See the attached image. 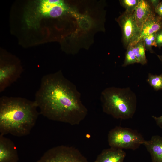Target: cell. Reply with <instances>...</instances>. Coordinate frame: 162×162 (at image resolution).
Listing matches in <instances>:
<instances>
[{
    "label": "cell",
    "mask_w": 162,
    "mask_h": 162,
    "mask_svg": "<svg viewBox=\"0 0 162 162\" xmlns=\"http://www.w3.org/2000/svg\"><path fill=\"white\" fill-rule=\"evenodd\" d=\"M81 96L76 86L60 70L42 77L34 101L44 117L74 125L79 124L88 113Z\"/></svg>",
    "instance_id": "1"
},
{
    "label": "cell",
    "mask_w": 162,
    "mask_h": 162,
    "mask_svg": "<svg viewBox=\"0 0 162 162\" xmlns=\"http://www.w3.org/2000/svg\"><path fill=\"white\" fill-rule=\"evenodd\" d=\"M34 101L21 97L0 98V135L21 137L29 134L40 114Z\"/></svg>",
    "instance_id": "2"
},
{
    "label": "cell",
    "mask_w": 162,
    "mask_h": 162,
    "mask_svg": "<svg viewBox=\"0 0 162 162\" xmlns=\"http://www.w3.org/2000/svg\"><path fill=\"white\" fill-rule=\"evenodd\" d=\"M100 100L103 112L116 119L131 118L136 110V96L129 88H106L101 92Z\"/></svg>",
    "instance_id": "3"
},
{
    "label": "cell",
    "mask_w": 162,
    "mask_h": 162,
    "mask_svg": "<svg viewBox=\"0 0 162 162\" xmlns=\"http://www.w3.org/2000/svg\"><path fill=\"white\" fill-rule=\"evenodd\" d=\"M74 9L63 0L38 1L28 6L25 13L24 20L28 26L36 28L43 18H58L74 12Z\"/></svg>",
    "instance_id": "4"
},
{
    "label": "cell",
    "mask_w": 162,
    "mask_h": 162,
    "mask_svg": "<svg viewBox=\"0 0 162 162\" xmlns=\"http://www.w3.org/2000/svg\"><path fill=\"white\" fill-rule=\"evenodd\" d=\"M107 139L110 147L133 150L143 144L146 140L136 130L121 126L111 129L108 133Z\"/></svg>",
    "instance_id": "5"
},
{
    "label": "cell",
    "mask_w": 162,
    "mask_h": 162,
    "mask_svg": "<svg viewBox=\"0 0 162 162\" xmlns=\"http://www.w3.org/2000/svg\"><path fill=\"white\" fill-rule=\"evenodd\" d=\"M35 162H88L78 149L72 146L62 145L46 151Z\"/></svg>",
    "instance_id": "6"
},
{
    "label": "cell",
    "mask_w": 162,
    "mask_h": 162,
    "mask_svg": "<svg viewBox=\"0 0 162 162\" xmlns=\"http://www.w3.org/2000/svg\"><path fill=\"white\" fill-rule=\"evenodd\" d=\"M23 70L18 61L12 57L1 58L0 93L4 92L20 78Z\"/></svg>",
    "instance_id": "7"
},
{
    "label": "cell",
    "mask_w": 162,
    "mask_h": 162,
    "mask_svg": "<svg viewBox=\"0 0 162 162\" xmlns=\"http://www.w3.org/2000/svg\"><path fill=\"white\" fill-rule=\"evenodd\" d=\"M134 12L125 11L117 20L122 29L123 42L127 48L136 44L140 34L141 30L136 22Z\"/></svg>",
    "instance_id": "8"
},
{
    "label": "cell",
    "mask_w": 162,
    "mask_h": 162,
    "mask_svg": "<svg viewBox=\"0 0 162 162\" xmlns=\"http://www.w3.org/2000/svg\"><path fill=\"white\" fill-rule=\"evenodd\" d=\"M17 148L10 139L0 135V162H18Z\"/></svg>",
    "instance_id": "9"
},
{
    "label": "cell",
    "mask_w": 162,
    "mask_h": 162,
    "mask_svg": "<svg viewBox=\"0 0 162 162\" xmlns=\"http://www.w3.org/2000/svg\"><path fill=\"white\" fill-rule=\"evenodd\" d=\"M155 13L154 8L148 1L140 0L134 14L136 24L141 31L145 22Z\"/></svg>",
    "instance_id": "10"
},
{
    "label": "cell",
    "mask_w": 162,
    "mask_h": 162,
    "mask_svg": "<svg viewBox=\"0 0 162 162\" xmlns=\"http://www.w3.org/2000/svg\"><path fill=\"white\" fill-rule=\"evenodd\" d=\"M126 155L123 149L110 147L103 150L92 162H124Z\"/></svg>",
    "instance_id": "11"
},
{
    "label": "cell",
    "mask_w": 162,
    "mask_h": 162,
    "mask_svg": "<svg viewBox=\"0 0 162 162\" xmlns=\"http://www.w3.org/2000/svg\"><path fill=\"white\" fill-rule=\"evenodd\" d=\"M149 153L152 162H162V137L154 135L143 144Z\"/></svg>",
    "instance_id": "12"
},
{
    "label": "cell",
    "mask_w": 162,
    "mask_h": 162,
    "mask_svg": "<svg viewBox=\"0 0 162 162\" xmlns=\"http://www.w3.org/2000/svg\"><path fill=\"white\" fill-rule=\"evenodd\" d=\"M161 29L162 19L155 13L150 17L144 24L137 42L141 41L144 37L156 33Z\"/></svg>",
    "instance_id": "13"
},
{
    "label": "cell",
    "mask_w": 162,
    "mask_h": 162,
    "mask_svg": "<svg viewBox=\"0 0 162 162\" xmlns=\"http://www.w3.org/2000/svg\"><path fill=\"white\" fill-rule=\"evenodd\" d=\"M135 56L138 63L144 65L147 63V60L145 54V48L143 42L139 41L132 46H130Z\"/></svg>",
    "instance_id": "14"
},
{
    "label": "cell",
    "mask_w": 162,
    "mask_h": 162,
    "mask_svg": "<svg viewBox=\"0 0 162 162\" xmlns=\"http://www.w3.org/2000/svg\"><path fill=\"white\" fill-rule=\"evenodd\" d=\"M147 81L155 90L162 89V74L154 75L149 73Z\"/></svg>",
    "instance_id": "15"
},
{
    "label": "cell",
    "mask_w": 162,
    "mask_h": 162,
    "mask_svg": "<svg viewBox=\"0 0 162 162\" xmlns=\"http://www.w3.org/2000/svg\"><path fill=\"white\" fill-rule=\"evenodd\" d=\"M156 33H154L146 36L143 38L141 40H142L144 43L145 49L151 52H154L152 50V46L157 47L155 42Z\"/></svg>",
    "instance_id": "16"
},
{
    "label": "cell",
    "mask_w": 162,
    "mask_h": 162,
    "mask_svg": "<svg viewBox=\"0 0 162 162\" xmlns=\"http://www.w3.org/2000/svg\"><path fill=\"white\" fill-rule=\"evenodd\" d=\"M127 49L124 61L122 66L125 67L130 64L138 63L137 59L131 49V46H128L127 48Z\"/></svg>",
    "instance_id": "17"
},
{
    "label": "cell",
    "mask_w": 162,
    "mask_h": 162,
    "mask_svg": "<svg viewBox=\"0 0 162 162\" xmlns=\"http://www.w3.org/2000/svg\"><path fill=\"white\" fill-rule=\"evenodd\" d=\"M140 0H122L120 2L122 5L125 9L126 11L134 12L138 5Z\"/></svg>",
    "instance_id": "18"
},
{
    "label": "cell",
    "mask_w": 162,
    "mask_h": 162,
    "mask_svg": "<svg viewBox=\"0 0 162 162\" xmlns=\"http://www.w3.org/2000/svg\"><path fill=\"white\" fill-rule=\"evenodd\" d=\"M155 42L157 46L159 48L162 47V29L156 33Z\"/></svg>",
    "instance_id": "19"
},
{
    "label": "cell",
    "mask_w": 162,
    "mask_h": 162,
    "mask_svg": "<svg viewBox=\"0 0 162 162\" xmlns=\"http://www.w3.org/2000/svg\"><path fill=\"white\" fill-rule=\"evenodd\" d=\"M154 10L157 16L162 19V1L160 2L157 7L154 8Z\"/></svg>",
    "instance_id": "20"
},
{
    "label": "cell",
    "mask_w": 162,
    "mask_h": 162,
    "mask_svg": "<svg viewBox=\"0 0 162 162\" xmlns=\"http://www.w3.org/2000/svg\"><path fill=\"white\" fill-rule=\"evenodd\" d=\"M152 117L155 120L157 125L161 128H162V115L157 117L152 116Z\"/></svg>",
    "instance_id": "21"
},
{
    "label": "cell",
    "mask_w": 162,
    "mask_h": 162,
    "mask_svg": "<svg viewBox=\"0 0 162 162\" xmlns=\"http://www.w3.org/2000/svg\"><path fill=\"white\" fill-rule=\"evenodd\" d=\"M148 1L150 3L154 9L157 7L160 2L159 0H151Z\"/></svg>",
    "instance_id": "22"
},
{
    "label": "cell",
    "mask_w": 162,
    "mask_h": 162,
    "mask_svg": "<svg viewBox=\"0 0 162 162\" xmlns=\"http://www.w3.org/2000/svg\"><path fill=\"white\" fill-rule=\"evenodd\" d=\"M158 56L159 59L162 62V56L158 55Z\"/></svg>",
    "instance_id": "23"
}]
</instances>
